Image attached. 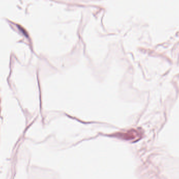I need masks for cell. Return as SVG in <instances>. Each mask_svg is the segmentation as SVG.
<instances>
[{
    "instance_id": "cell-1",
    "label": "cell",
    "mask_w": 179,
    "mask_h": 179,
    "mask_svg": "<svg viewBox=\"0 0 179 179\" xmlns=\"http://www.w3.org/2000/svg\"><path fill=\"white\" fill-rule=\"evenodd\" d=\"M138 132H137L136 130H130L128 132H127V133H123L121 134L122 135H125V136H119V137H122L123 139H134L135 138H136L137 136H139L138 135Z\"/></svg>"
}]
</instances>
